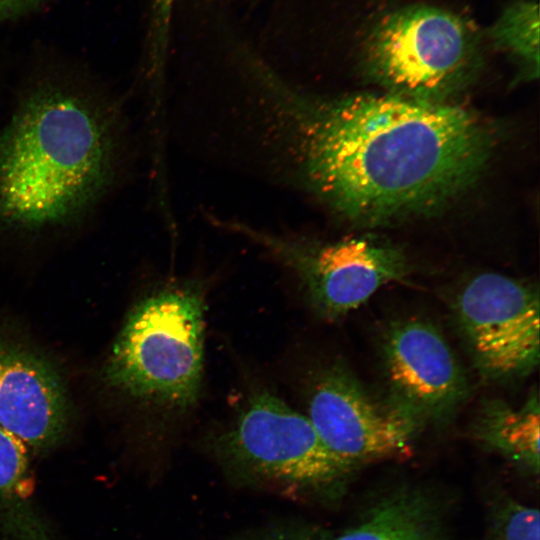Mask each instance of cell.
I'll return each instance as SVG.
<instances>
[{
	"mask_svg": "<svg viewBox=\"0 0 540 540\" xmlns=\"http://www.w3.org/2000/svg\"><path fill=\"white\" fill-rule=\"evenodd\" d=\"M537 508L511 497L496 499L491 507L485 540H540Z\"/></svg>",
	"mask_w": 540,
	"mask_h": 540,
	"instance_id": "cell-15",
	"label": "cell"
},
{
	"mask_svg": "<svg viewBox=\"0 0 540 540\" xmlns=\"http://www.w3.org/2000/svg\"><path fill=\"white\" fill-rule=\"evenodd\" d=\"M229 540H301V524H271L234 535Z\"/></svg>",
	"mask_w": 540,
	"mask_h": 540,
	"instance_id": "cell-17",
	"label": "cell"
},
{
	"mask_svg": "<svg viewBox=\"0 0 540 540\" xmlns=\"http://www.w3.org/2000/svg\"><path fill=\"white\" fill-rule=\"evenodd\" d=\"M174 3L175 0H152L150 69L156 80L163 71Z\"/></svg>",
	"mask_w": 540,
	"mask_h": 540,
	"instance_id": "cell-16",
	"label": "cell"
},
{
	"mask_svg": "<svg viewBox=\"0 0 540 540\" xmlns=\"http://www.w3.org/2000/svg\"><path fill=\"white\" fill-rule=\"evenodd\" d=\"M204 302L192 286L153 293L131 311L104 377L134 398L182 409L199 395L204 358Z\"/></svg>",
	"mask_w": 540,
	"mask_h": 540,
	"instance_id": "cell-4",
	"label": "cell"
},
{
	"mask_svg": "<svg viewBox=\"0 0 540 540\" xmlns=\"http://www.w3.org/2000/svg\"><path fill=\"white\" fill-rule=\"evenodd\" d=\"M22 441L0 427V539L57 540L34 501Z\"/></svg>",
	"mask_w": 540,
	"mask_h": 540,
	"instance_id": "cell-12",
	"label": "cell"
},
{
	"mask_svg": "<svg viewBox=\"0 0 540 540\" xmlns=\"http://www.w3.org/2000/svg\"><path fill=\"white\" fill-rule=\"evenodd\" d=\"M384 358L396 405L420 422L450 415L466 394L464 374L443 336L410 319L393 324Z\"/></svg>",
	"mask_w": 540,
	"mask_h": 540,
	"instance_id": "cell-9",
	"label": "cell"
},
{
	"mask_svg": "<svg viewBox=\"0 0 540 540\" xmlns=\"http://www.w3.org/2000/svg\"><path fill=\"white\" fill-rule=\"evenodd\" d=\"M456 316L479 371L491 379L522 377L539 363V294L499 273L472 278L459 293Z\"/></svg>",
	"mask_w": 540,
	"mask_h": 540,
	"instance_id": "cell-7",
	"label": "cell"
},
{
	"mask_svg": "<svg viewBox=\"0 0 540 540\" xmlns=\"http://www.w3.org/2000/svg\"><path fill=\"white\" fill-rule=\"evenodd\" d=\"M51 0H0V23L15 20L44 7Z\"/></svg>",
	"mask_w": 540,
	"mask_h": 540,
	"instance_id": "cell-18",
	"label": "cell"
},
{
	"mask_svg": "<svg viewBox=\"0 0 540 540\" xmlns=\"http://www.w3.org/2000/svg\"><path fill=\"white\" fill-rule=\"evenodd\" d=\"M251 68L304 183L349 220L377 225L434 211L476 180L492 152L489 127L460 105L388 92L319 97Z\"/></svg>",
	"mask_w": 540,
	"mask_h": 540,
	"instance_id": "cell-1",
	"label": "cell"
},
{
	"mask_svg": "<svg viewBox=\"0 0 540 540\" xmlns=\"http://www.w3.org/2000/svg\"><path fill=\"white\" fill-rule=\"evenodd\" d=\"M476 436L524 471L538 475L540 467V409L538 395L512 407L500 401L486 404L476 424Z\"/></svg>",
	"mask_w": 540,
	"mask_h": 540,
	"instance_id": "cell-13",
	"label": "cell"
},
{
	"mask_svg": "<svg viewBox=\"0 0 540 540\" xmlns=\"http://www.w3.org/2000/svg\"><path fill=\"white\" fill-rule=\"evenodd\" d=\"M116 115L100 96L43 81L0 128V228L41 231L90 212L117 170Z\"/></svg>",
	"mask_w": 540,
	"mask_h": 540,
	"instance_id": "cell-2",
	"label": "cell"
},
{
	"mask_svg": "<svg viewBox=\"0 0 540 540\" xmlns=\"http://www.w3.org/2000/svg\"><path fill=\"white\" fill-rule=\"evenodd\" d=\"M306 415L327 448L353 468L411 455L420 426L399 406L377 402L340 368L320 376Z\"/></svg>",
	"mask_w": 540,
	"mask_h": 540,
	"instance_id": "cell-8",
	"label": "cell"
},
{
	"mask_svg": "<svg viewBox=\"0 0 540 540\" xmlns=\"http://www.w3.org/2000/svg\"><path fill=\"white\" fill-rule=\"evenodd\" d=\"M269 251L300 279L312 306L337 318L364 304L382 286L398 281L407 262L396 247L366 237L316 242L259 230L239 221L211 218Z\"/></svg>",
	"mask_w": 540,
	"mask_h": 540,
	"instance_id": "cell-6",
	"label": "cell"
},
{
	"mask_svg": "<svg viewBox=\"0 0 540 540\" xmlns=\"http://www.w3.org/2000/svg\"><path fill=\"white\" fill-rule=\"evenodd\" d=\"M362 60L367 75L388 93L445 102L479 70L481 37L461 14L413 4L386 13L373 25Z\"/></svg>",
	"mask_w": 540,
	"mask_h": 540,
	"instance_id": "cell-5",
	"label": "cell"
},
{
	"mask_svg": "<svg viewBox=\"0 0 540 540\" xmlns=\"http://www.w3.org/2000/svg\"><path fill=\"white\" fill-rule=\"evenodd\" d=\"M492 44L507 53L522 76H539V9L537 0H515L488 30Z\"/></svg>",
	"mask_w": 540,
	"mask_h": 540,
	"instance_id": "cell-14",
	"label": "cell"
},
{
	"mask_svg": "<svg viewBox=\"0 0 540 540\" xmlns=\"http://www.w3.org/2000/svg\"><path fill=\"white\" fill-rule=\"evenodd\" d=\"M301 540H447L435 502L422 492L402 491L377 503L357 525L330 534L301 524Z\"/></svg>",
	"mask_w": 540,
	"mask_h": 540,
	"instance_id": "cell-11",
	"label": "cell"
},
{
	"mask_svg": "<svg viewBox=\"0 0 540 540\" xmlns=\"http://www.w3.org/2000/svg\"><path fill=\"white\" fill-rule=\"evenodd\" d=\"M236 487L297 500H332L354 469L324 444L307 415L260 392L236 422L209 444Z\"/></svg>",
	"mask_w": 540,
	"mask_h": 540,
	"instance_id": "cell-3",
	"label": "cell"
},
{
	"mask_svg": "<svg viewBox=\"0 0 540 540\" xmlns=\"http://www.w3.org/2000/svg\"><path fill=\"white\" fill-rule=\"evenodd\" d=\"M67 423V396L56 369L0 336V427L45 450L61 440Z\"/></svg>",
	"mask_w": 540,
	"mask_h": 540,
	"instance_id": "cell-10",
	"label": "cell"
}]
</instances>
